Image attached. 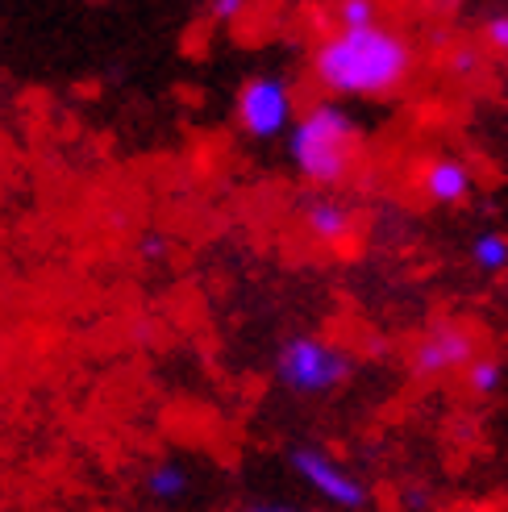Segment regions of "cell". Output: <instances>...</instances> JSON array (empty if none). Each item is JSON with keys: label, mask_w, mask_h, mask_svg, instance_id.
I'll use <instances>...</instances> for the list:
<instances>
[{"label": "cell", "mask_w": 508, "mask_h": 512, "mask_svg": "<svg viewBox=\"0 0 508 512\" xmlns=\"http://www.w3.org/2000/svg\"><path fill=\"white\" fill-rule=\"evenodd\" d=\"M313 84L329 100H384L413 84L417 42L388 21L367 30H329L309 55Z\"/></svg>", "instance_id": "6da1fadb"}, {"label": "cell", "mask_w": 508, "mask_h": 512, "mask_svg": "<svg viewBox=\"0 0 508 512\" xmlns=\"http://www.w3.org/2000/svg\"><path fill=\"white\" fill-rule=\"evenodd\" d=\"M363 125L338 100H317L288 130V163L317 192H338L363 163Z\"/></svg>", "instance_id": "7a4b0ae2"}, {"label": "cell", "mask_w": 508, "mask_h": 512, "mask_svg": "<svg viewBox=\"0 0 508 512\" xmlns=\"http://www.w3.org/2000/svg\"><path fill=\"white\" fill-rule=\"evenodd\" d=\"M359 371V358H354L346 346H338L325 334H288L279 338L275 358H271V379L279 392H288L296 400H325L342 392L346 383Z\"/></svg>", "instance_id": "3957f363"}, {"label": "cell", "mask_w": 508, "mask_h": 512, "mask_svg": "<svg viewBox=\"0 0 508 512\" xmlns=\"http://www.w3.org/2000/svg\"><path fill=\"white\" fill-rule=\"evenodd\" d=\"M300 117L296 88L279 71H254L234 92V121L250 142H275L288 138V130Z\"/></svg>", "instance_id": "277c9868"}, {"label": "cell", "mask_w": 508, "mask_h": 512, "mask_svg": "<svg viewBox=\"0 0 508 512\" xmlns=\"http://www.w3.org/2000/svg\"><path fill=\"white\" fill-rule=\"evenodd\" d=\"M479 350H488L484 329L463 321V317H438L413 338L404 367H409V375L417 383H438V379H450V375H463V367Z\"/></svg>", "instance_id": "5b68a950"}, {"label": "cell", "mask_w": 508, "mask_h": 512, "mask_svg": "<svg viewBox=\"0 0 508 512\" xmlns=\"http://www.w3.org/2000/svg\"><path fill=\"white\" fill-rule=\"evenodd\" d=\"M288 458V467L292 475L309 488L317 500H325L329 508H338V512H367L375 504L371 488H367V479L359 471H350L338 454H329L325 446L317 442H292L284 450Z\"/></svg>", "instance_id": "8992f818"}, {"label": "cell", "mask_w": 508, "mask_h": 512, "mask_svg": "<svg viewBox=\"0 0 508 512\" xmlns=\"http://www.w3.org/2000/svg\"><path fill=\"white\" fill-rule=\"evenodd\" d=\"M296 225L321 250H350L359 238V209L338 192H313L296 204Z\"/></svg>", "instance_id": "52a82bcc"}, {"label": "cell", "mask_w": 508, "mask_h": 512, "mask_svg": "<svg viewBox=\"0 0 508 512\" xmlns=\"http://www.w3.org/2000/svg\"><path fill=\"white\" fill-rule=\"evenodd\" d=\"M413 188L421 192L425 204H438V209H463V204L475 196V171L459 155H425L413 167Z\"/></svg>", "instance_id": "ba28073f"}, {"label": "cell", "mask_w": 508, "mask_h": 512, "mask_svg": "<svg viewBox=\"0 0 508 512\" xmlns=\"http://www.w3.org/2000/svg\"><path fill=\"white\" fill-rule=\"evenodd\" d=\"M192 483H196V475L188 463H180V458H159V463H150L142 471V496L159 508H175L180 500H188Z\"/></svg>", "instance_id": "9c48e42d"}, {"label": "cell", "mask_w": 508, "mask_h": 512, "mask_svg": "<svg viewBox=\"0 0 508 512\" xmlns=\"http://www.w3.org/2000/svg\"><path fill=\"white\" fill-rule=\"evenodd\" d=\"M504 379H508V363L496 354V350H479L471 363L463 367L459 383H463V392L479 396V400H492L504 392Z\"/></svg>", "instance_id": "30bf717a"}, {"label": "cell", "mask_w": 508, "mask_h": 512, "mask_svg": "<svg viewBox=\"0 0 508 512\" xmlns=\"http://www.w3.org/2000/svg\"><path fill=\"white\" fill-rule=\"evenodd\" d=\"M467 263L484 279H500L508 271V229H496V225L479 229L467 246Z\"/></svg>", "instance_id": "8fae6325"}, {"label": "cell", "mask_w": 508, "mask_h": 512, "mask_svg": "<svg viewBox=\"0 0 508 512\" xmlns=\"http://www.w3.org/2000/svg\"><path fill=\"white\" fill-rule=\"evenodd\" d=\"M375 21H379V9L371 0H338V5L329 9V25H334V30H367Z\"/></svg>", "instance_id": "7c38bea8"}, {"label": "cell", "mask_w": 508, "mask_h": 512, "mask_svg": "<svg viewBox=\"0 0 508 512\" xmlns=\"http://www.w3.org/2000/svg\"><path fill=\"white\" fill-rule=\"evenodd\" d=\"M479 67H484V50H479L475 42H454V46H450L446 71L454 75V80H471Z\"/></svg>", "instance_id": "4fadbf2b"}, {"label": "cell", "mask_w": 508, "mask_h": 512, "mask_svg": "<svg viewBox=\"0 0 508 512\" xmlns=\"http://www.w3.org/2000/svg\"><path fill=\"white\" fill-rule=\"evenodd\" d=\"M479 50L508 59V13H492L484 21V30H479Z\"/></svg>", "instance_id": "5bb4252c"}, {"label": "cell", "mask_w": 508, "mask_h": 512, "mask_svg": "<svg viewBox=\"0 0 508 512\" xmlns=\"http://www.w3.org/2000/svg\"><path fill=\"white\" fill-rule=\"evenodd\" d=\"M242 13H246L242 0H209V5H205V17L209 21H238Z\"/></svg>", "instance_id": "9a60e30c"}, {"label": "cell", "mask_w": 508, "mask_h": 512, "mask_svg": "<svg viewBox=\"0 0 508 512\" xmlns=\"http://www.w3.org/2000/svg\"><path fill=\"white\" fill-rule=\"evenodd\" d=\"M238 512H313V508L292 504V500H246Z\"/></svg>", "instance_id": "2e32d148"}, {"label": "cell", "mask_w": 508, "mask_h": 512, "mask_svg": "<svg viewBox=\"0 0 508 512\" xmlns=\"http://www.w3.org/2000/svg\"><path fill=\"white\" fill-rule=\"evenodd\" d=\"M404 508H409V512H425L429 508V492L425 488H404Z\"/></svg>", "instance_id": "e0dca14e"}, {"label": "cell", "mask_w": 508, "mask_h": 512, "mask_svg": "<svg viewBox=\"0 0 508 512\" xmlns=\"http://www.w3.org/2000/svg\"><path fill=\"white\" fill-rule=\"evenodd\" d=\"M142 254H146V259H159V254H163V238H159V234H150V238L142 242Z\"/></svg>", "instance_id": "ac0fdd59"}]
</instances>
